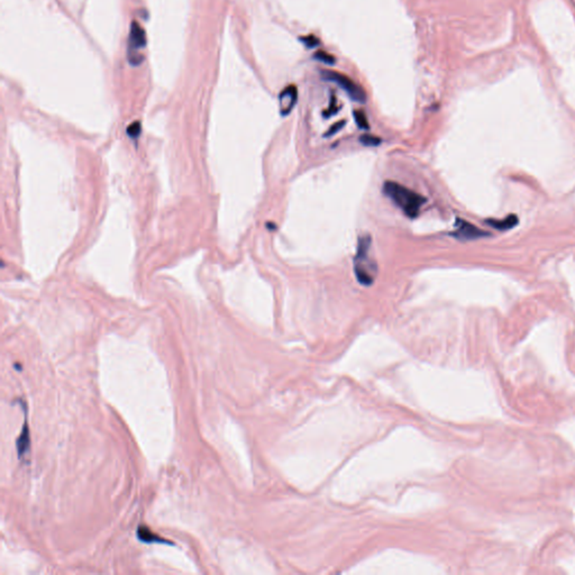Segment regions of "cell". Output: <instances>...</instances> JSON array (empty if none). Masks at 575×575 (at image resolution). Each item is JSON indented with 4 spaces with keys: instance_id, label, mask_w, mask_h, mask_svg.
I'll return each instance as SVG.
<instances>
[{
    "instance_id": "cell-12",
    "label": "cell",
    "mask_w": 575,
    "mask_h": 575,
    "mask_svg": "<svg viewBox=\"0 0 575 575\" xmlns=\"http://www.w3.org/2000/svg\"><path fill=\"white\" fill-rule=\"evenodd\" d=\"M300 41H301L307 47L310 48L316 47L319 44V40L315 35H308L306 37H302V39H300Z\"/></svg>"
},
{
    "instance_id": "cell-2",
    "label": "cell",
    "mask_w": 575,
    "mask_h": 575,
    "mask_svg": "<svg viewBox=\"0 0 575 575\" xmlns=\"http://www.w3.org/2000/svg\"><path fill=\"white\" fill-rule=\"evenodd\" d=\"M370 247V236L365 235L360 237L355 257H354V272H355L357 281L363 285H371L374 282L376 272H378L376 263L368 256Z\"/></svg>"
},
{
    "instance_id": "cell-4",
    "label": "cell",
    "mask_w": 575,
    "mask_h": 575,
    "mask_svg": "<svg viewBox=\"0 0 575 575\" xmlns=\"http://www.w3.org/2000/svg\"><path fill=\"white\" fill-rule=\"evenodd\" d=\"M297 101H298V89L296 86H289L281 91L279 96L281 115L288 116L295 108Z\"/></svg>"
},
{
    "instance_id": "cell-11",
    "label": "cell",
    "mask_w": 575,
    "mask_h": 575,
    "mask_svg": "<svg viewBox=\"0 0 575 575\" xmlns=\"http://www.w3.org/2000/svg\"><path fill=\"white\" fill-rule=\"evenodd\" d=\"M337 112H338L337 100H336V98H335L334 96H332V99H330V105H329L328 109H327L326 112H323V117H326V118L327 117H330V116L335 115V114H336Z\"/></svg>"
},
{
    "instance_id": "cell-13",
    "label": "cell",
    "mask_w": 575,
    "mask_h": 575,
    "mask_svg": "<svg viewBox=\"0 0 575 575\" xmlns=\"http://www.w3.org/2000/svg\"><path fill=\"white\" fill-rule=\"evenodd\" d=\"M344 125H345V121H344V120L340 121V123H336V124H334L333 126H332V128H330L329 131L327 132V134H326L325 136H332V135H334L335 133H337L338 131H340V129H342V128H343V126H344Z\"/></svg>"
},
{
    "instance_id": "cell-6",
    "label": "cell",
    "mask_w": 575,
    "mask_h": 575,
    "mask_svg": "<svg viewBox=\"0 0 575 575\" xmlns=\"http://www.w3.org/2000/svg\"><path fill=\"white\" fill-rule=\"evenodd\" d=\"M29 446H30L29 427H28L27 416L25 414V424H24V426H23L22 432L20 434V436L17 437V440H16V448H17L18 458L20 459L24 458V455L29 451Z\"/></svg>"
},
{
    "instance_id": "cell-1",
    "label": "cell",
    "mask_w": 575,
    "mask_h": 575,
    "mask_svg": "<svg viewBox=\"0 0 575 575\" xmlns=\"http://www.w3.org/2000/svg\"><path fill=\"white\" fill-rule=\"evenodd\" d=\"M383 192L411 219L419 215L420 208L426 203L425 197L394 181H387L383 185Z\"/></svg>"
},
{
    "instance_id": "cell-5",
    "label": "cell",
    "mask_w": 575,
    "mask_h": 575,
    "mask_svg": "<svg viewBox=\"0 0 575 575\" xmlns=\"http://www.w3.org/2000/svg\"><path fill=\"white\" fill-rule=\"evenodd\" d=\"M453 235L460 239H474L475 237L481 236L482 233L477 227L466 223L465 220L458 219V223H456V230Z\"/></svg>"
},
{
    "instance_id": "cell-9",
    "label": "cell",
    "mask_w": 575,
    "mask_h": 575,
    "mask_svg": "<svg viewBox=\"0 0 575 575\" xmlns=\"http://www.w3.org/2000/svg\"><path fill=\"white\" fill-rule=\"evenodd\" d=\"M360 140L365 146H378L381 144V139L379 137L373 135H362L360 137Z\"/></svg>"
},
{
    "instance_id": "cell-3",
    "label": "cell",
    "mask_w": 575,
    "mask_h": 575,
    "mask_svg": "<svg viewBox=\"0 0 575 575\" xmlns=\"http://www.w3.org/2000/svg\"><path fill=\"white\" fill-rule=\"evenodd\" d=\"M322 77L330 82L336 83L338 87H341L352 100L360 102V104H364L367 101L365 90L362 88L359 83H356L347 75L336 71H322Z\"/></svg>"
},
{
    "instance_id": "cell-8",
    "label": "cell",
    "mask_w": 575,
    "mask_h": 575,
    "mask_svg": "<svg viewBox=\"0 0 575 575\" xmlns=\"http://www.w3.org/2000/svg\"><path fill=\"white\" fill-rule=\"evenodd\" d=\"M354 119H355L359 128L363 129V131H368V129L370 128V126H368V117L365 115V113L362 112V110H355V112H354Z\"/></svg>"
},
{
    "instance_id": "cell-7",
    "label": "cell",
    "mask_w": 575,
    "mask_h": 575,
    "mask_svg": "<svg viewBox=\"0 0 575 575\" xmlns=\"http://www.w3.org/2000/svg\"><path fill=\"white\" fill-rule=\"evenodd\" d=\"M137 537H138V539L140 540V542H144V543H147V544H153V543L171 544L170 542H167V540H164V538H162V537L156 535L155 532L151 531V529L147 528L146 526L138 527V529H137Z\"/></svg>"
},
{
    "instance_id": "cell-10",
    "label": "cell",
    "mask_w": 575,
    "mask_h": 575,
    "mask_svg": "<svg viewBox=\"0 0 575 575\" xmlns=\"http://www.w3.org/2000/svg\"><path fill=\"white\" fill-rule=\"evenodd\" d=\"M315 59L321 61V62L325 64H334L335 61H336V59H335L332 54H329V53H327L325 51H319L316 53Z\"/></svg>"
}]
</instances>
